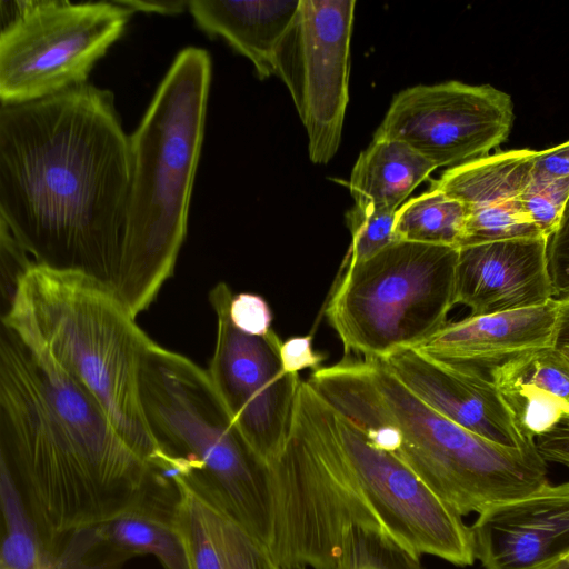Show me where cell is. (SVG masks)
<instances>
[{
  "label": "cell",
  "mask_w": 569,
  "mask_h": 569,
  "mask_svg": "<svg viewBox=\"0 0 569 569\" xmlns=\"http://www.w3.org/2000/svg\"><path fill=\"white\" fill-rule=\"evenodd\" d=\"M131 146L112 92L86 83L0 108V221L34 264L120 281Z\"/></svg>",
  "instance_id": "6da1fadb"
},
{
  "label": "cell",
  "mask_w": 569,
  "mask_h": 569,
  "mask_svg": "<svg viewBox=\"0 0 569 569\" xmlns=\"http://www.w3.org/2000/svg\"><path fill=\"white\" fill-rule=\"evenodd\" d=\"M0 453L51 545L109 521L164 478L40 343L4 325Z\"/></svg>",
  "instance_id": "7a4b0ae2"
},
{
  "label": "cell",
  "mask_w": 569,
  "mask_h": 569,
  "mask_svg": "<svg viewBox=\"0 0 569 569\" xmlns=\"http://www.w3.org/2000/svg\"><path fill=\"white\" fill-rule=\"evenodd\" d=\"M308 382L461 517L549 482L536 445L506 447L458 426L409 391L381 359L345 358L313 371Z\"/></svg>",
  "instance_id": "3957f363"
},
{
  "label": "cell",
  "mask_w": 569,
  "mask_h": 569,
  "mask_svg": "<svg viewBox=\"0 0 569 569\" xmlns=\"http://www.w3.org/2000/svg\"><path fill=\"white\" fill-rule=\"evenodd\" d=\"M211 82L209 53L181 50L130 136L131 183L117 293L137 317L172 276L187 234Z\"/></svg>",
  "instance_id": "277c9868"
},
{
  "label": "cell",
  "mask_w": 569,
  "mask_h": 569,
  "mask_svg": "<svg viewBox=\"0 0 569 569\" xmlns=\"http://www.w3.org/2000/svg\"><path fill=\"white\" fill-rule=\"evenodd\" d=\"M1 323L40 343L127 443L153 468L159 463L164 451L148 426L140 389L151 339L110 286L33 263L19 277Z\"/></svg>",
  "instance_id": "5b68a950"
},
{
  "label": "cell",
  "mask_w": 569,
  "mask_h": 569,
  "mask_svg": "<svg viewBox=\"0 0 569 569\" xmlns=\"http://www.w3.org/2000/svg\"><path fill=\"white\" fill-rule=\"evenodd\" d=\"M140 389L156 441L186 461L189 482L246 531L263 530L272 517L269 466L231 422L207 370L151 340Z\"/></svg>",
  "instance_id": "8992f818"
},
{
  "label": "cell",
  "mask_w": 569,
  "mask_h": 569,
  "mask_svg": "<svg viewBox=\"0 0 569 569\" xmlns=\"http://www.w3.org/2000/svg\"><path fill=\"white\" fill-rule=\"evenodd\" d=\"M458 248L395 241L336 277L325 315L345 355L385 359L448 322Z\"/></svg>",
  "instance_id": "52a82bcc"
},
{
  "label": "cell",
  "mask_w": 569,
  "mask_h": 569,
  "mask_svg": "<svg viewBox=\"0 0 569 569\" xmlns=\"http://www.w3.org/2000/svg\"><path fill=\"white\" fill-rule=\"evenodd\" d=\"M133 11L120 1L28 0L0 31V100L18 104L83 86Z\"/></svg>",
  "instance_id": "ba28073f"
},
{
  "label": "cell",
  "mask_w": 569,
  "mask_h": 569,
  "mask_svg": "<svg viewBox=\"0 0 569 569\" xmlns=\"http://www.w3.org/2000/svg\"><path fill=\"white\" fill-rule=\"evenodd\" d=\"M322 410L357 491L385 531L418 557L429 555L456 566H471L476 560L473 536L462 517L323 398Z\"/></svg>",
  "instance_id": "9c48e42d"
},
{
  "label": "cell",
  "mask_w": 569,
  "mask_h": 569,
  "mask_svg": "<svg viewBox=\"0 0 569 569\" xmlns=\"http://www.w3.org/2000/svg\"><path fill=\"white\" fill-rule=\"evenodd\" d=\"M232 297L226 282L209 293L217 338L207 372L231 422L269 466L287 441L301 380L283 369L282 340L273 329L251 336L234 327L229 316Z\"/></svg>",
  "instance_id": "30bf717a"
},
{
  "label": "cell",
  "mask_w": 569,
  "mask_h": 569,
  "mask_svg": "<svg viewBox=\"0 0 569 569\" xmlns=\"http://www.w3.org/2000/svg\"><path fill=\"white\" fill-rule=\"evenodd\" d=\"M355 6V0H300L278 56L277 76L291 93L317 164L328 163L341 141Z\"/></svg>",
  "instance_id": "8fae6325"
},
{
  "label": "cell",
  "mask_w": 569,
  "mask_h": 569,
  "mask_svg": "<svg viewBox=\"0 0 569 569\" xmlns=\"http://www.w3.org/2000/svg\"><path fill=\"white\" fill-rule=\"evenodd\" d=\"M513 120L511 97L490 84H420L393 98L373 139L402 141L436 168H452L498 148Z\"/></svg>",
  "instance_id": "7c38bea8"
},
{
  "label": "cell",
  "mask_w": 569,
  "mask_h": 569,
  "mask_svg": "<svg viewBox=\"0 0 569 569\" xmlns=\"http://www.w3.org/2000/svg\"><path fill=\"white\" fill-rule=\"evenodd\" d=\"M476 559L486 569H535L569 555V481L551 485L478 515Z\"/></svg>",
  "instance_id": "4fadbf2b"
},
{
  "label": "cell",
  "mask_w": 569,
  "mask_h": 569,
  "mask_svg": "<svg viewBox=\"0 0 569 569\" xmlns=\"http://www.w3.org/2000/svg\"><path fill=\"white\" fill-rule=\"evenodd\" d=\"M537 150L498 151L446 170L432 188L460 200L468 218L459 248L543 237L521 201ZM546 238V237H545Z\"/></svg>",
  "instance_id": "5bb4252c"
},
{
  "label": "cell",
  "mask_w": 569,
  "mask_h": 569,
  "mask_svg": "<svg viewBox=\"0 0 569 569\" xmlns=\"http://www.w3.org/2000/svg\"><path fill=\"white\" fill-rule=\"evenodd\" d=\"M455 306L482 316L543 305L555 298L547 238H518L461 247Z\"/></svg>",
  "instance_id": "9a60e30c"
},
{
  "label": "cell",
  "mask_w": 569,
  "mask_h": 569,
  "mask_svg": "<svg viewBox=\"0 0 569 569\" xmlns=\"http://www.w3.org/2000/svg\"><path fill=\"white\" fill-rule=\"evenodd\" d=\"M559 300L543 305L447 322L413 347L427 358L463 373L491 380L509 359L552 347Z\"/></svg>",
  "instance_id": "2e32d148"
},
{
  "label": "cell",
  "mask_w": 569,
  "mask_h": 569,
  "mask_svg": "<svg viewBox=\"0 0 569 569\" xmlns=\"http://www.w3.org/2000/svg\"><path fill=\"white\" fill-rule=\"evenodd\" d=\"M387 369L428 407L495 443L527 448L492 380L442 366L413 348L381 359Z\"/></svg>",
  "instance_id": "e0dca14e"
},
{
  "label": "cell",
  "mask_w": 569,
  "mask_h": 569,
  "mask_svg": "<svg viewBox=\"0 0 569 569\" xmlns=\"http://www.w3.org/2000/svg\"><path fill=\"white\" fill-rule=\"evenodd\" d=\"M491 380L521 436L535 439L569 416V363L552 348L520 353Z\"/></svg>",
  "instance_id": "ac0fdd59"
},
{
  "label": "cell",
  "mask_w": 569,
  "mask_h": 569,
  "mask_svg": "<svg viewBox=\"0 0 569 569\" xmlns=\"http://www.w3.org/2000/svg\"><path fill=\"white\" fill-rule=\"evenodd\" d=\"M300 0H192L197 26L247 57L260 79L278 73V56L292 28Z\"/></svg>",
  "instance_id": "d6986e66"
},
{
  "label": "cell",
  "mask_w": 569,
  "mask_h": 569,
  "mask_svg": "<svg viewBox=\"0 0 569 569\" xmlns=\"http://www.w3.org/2000/svg\"><path fill=\"white\" fill-rule=\"evenodd\" d=\"M173 490V482L164 477L138 502L98 526L103 543L126 558L152 555L163 569H190L176 517L177 497L168 496Z\"/></svg>",
  "instance_id": "ffe728a7"
},
{
  "label": "cell",
  "mask_w": 569,
  "mask_h": 569,
  "mask_svg": "<svg viewBox=\"0 0 569 569\" xmlns=\"http://www.w3.org/2000/svg\"><path fill=\"white\" fill-rule=\"evenodd\" d=\"M437 168L399 140L373 139L352 169L349 189L361 210L397 211Z\"/></svg>",
  "instance_id": "44dd1931"
},
{
  "label": "cell",
  "mask_w": 569,
  "mask_h": 569,
  "mask_svg": "<svg viewBox=\"0 0 569 569\" xmlns=\"http://www.w3.org/2000/svg\"><path fill=\"white\" fill-rule=\"evenodd\" d=\"M2 533L0 569H44L51 545L32 516L22 492L0 461Z\"/></svg>",
  "instance_id": "7402d4cb"
},
{
  "label": "cell",
  "mask_w": 569,
  "mask_h": 569,
  "mask_svg": "<svg viewBox=\"0 0 569 569\" xmlns=\"http://www.w3.org/2000/svg\"><path fill=\"white\" fill-rule=\"evenodd\" d=\"M467 218V207L460 200L431 188L398 209L395 223L396 241L459 249Z\"/></svg>",
  "instance_id": "603a6c76"
},
{
  "label": "cell",
  "mask_w": 569,
  "mask_h": 569,
  "mask_svg": "<svg viewBox=\"0 0 569 569\" xmlns=\"http://www.w3.org/2000/svg\"><path fill=\"white\" fill-rule=\"evenodd\" d=\"M177 489L176 517L190 569H226L208 527L201 495L180 475L169 477Z\"/></svg>",
  "instance_id": "cb8c5ba5"
},
{
  "label": "cell",
  "mask_w": 569,
  "mask_h": 569,
  "mask_svg": "<svg viewBox=\"0 0 569 569\" xmlns=\"http://www.w3.org/2000/svg\"><path fill=\"white\" fill-rule=\"evenodd\" d=\"M333 569H422L420 557L385 530L353 527L346 536Z\"/></svg>",
  "instance_id": "d4e9b609"
},
{
  "label": "cell",
  "mask_w": 569,
  "mask_h": 569,
  "mask_svg": "<svg viewBox=\"0 0 569 569\" xmlns=\"http://www.w3.org/2000/svg\"><path fill=\"white\" fill-rule=\"evenodd\" d=\"M202 499L206 520L226 569H281L263 545L206 498Z\"/></svg>",
  "instance_id": "484cf974"
},
{
  "label": "cell",
  "mask_w": 569,
  "mask_h": 569,
  "mask_svg": "<svg viewBox=\"0 0 569 569\" xmlns=\"http://www.w3.org/2000/svg\"><path fill=\"white\" fill-rule=\"evenodd\" d=\"M397 211L361 210L353 206L347 212L351 243L336 277H340L349 267L369 259L396 241Z\"/></svg>",
  "instance_id": "4316f807"
},
{
  "label": "cell",
  "mask_w": 569,
  "mask_h": 569,
  "mask_svg": "<svg viewBox=\"0 0 569 569\" xmlns=\"http://www.w3.org/2000/svg\"><path fill=\"white\" fill-rule=\"evenodd\" d=\"M103 546L97 527L77 530L52 545L44 569H116L118 561L127 558L116 553L98 559V549Z\"/></svg>",
  "instance_id": "83f0119b"
},
{
  "label": "cell",
  "mask_w": 569,
  "mask_h": 569,
  "mask_svg": "<svg viewBox=\"0 0 569 569\" xmlns=\"http://www.w3.org/2000/svg\"><path fill=\"white\" fill-rule=\"evenodd\" d=\"M569 198V179H555L532 172L521 201L539 232L548 238L556 228Z\"/></svg>",
  "instance_id": "f1b7e54d"
},
{
  "label": "cell",
  "mask_w": 569,
  "mask_h": 569,
  "mask_svg": "<svg viewBox=\"0 0 569 569\" xmlns=\"http://www.w3.org/2000/svg\"><path fill=\"white\" fill-rule=\"evenodd\" d=\"M547 261L555 298H569V198L556 228L547 238Z\"/></svg>",
  "instance_id": "f546056e"
},
{
  "label": "cell",
  "mask_w": 569,
  "mask_h": 569,
  "mask_svg": "<svg viewBox=\"0 0 569 569\" xmlns=\"http://www.w3.org/2000/svg\"><path fill=\"white\" fill-rule=\"evenodd\" d=\"M229 316L240 331L251 336H263L272 329V312L263 297L242 292L233 295Z\"/></svg>",
  "instance_id": "4dcf8cb0"
},
{
  "label": "cell",
  "mask_w": 569,
  "mask_h": 569,
  "mask_svg": "<svg viewBox=\"0 0 569 569\" xmlns=\"http://www.w3.org/2000/svg\"><path fill=\"white\" fill-rule=\"evenodd\" d=\"M313 333L306 336H296L282 341L280 356L283 369L290 373L310 368L313 371L320 368L326 359L321 352L312 348Z\"/></svg>",
  "instance_id": "1f68e13d"
},
{
  "label": "cell",
  "mask_w": 569,
  "mask_h": 569,
  "mask_svg": "<svg viewBox=\"0 0 569 569\" xmlns=\"http://www.w3.org/2000/svg\"><path fill=\"white\" fill-rule=\"evenodd\" d=\"M535 445L547 462L569 468V416L561 418L550 430L537 437Z\"/></svg>",
  "instance_id": "d6a6232c"
},
{
  "label": "cell",
  "mask_w": 569,
  "mask_h": 569,
  "mask_svg": "<svg viewBox=\"0 0 569 569\" xmlns=\"http://www.w3.org/2000/svg\"><path fill=\"white\" fill-rule=\"evenodd\" d=\"M532 172L539 176L569 179V140L545 150H537Z\"/></svg>",
  "instance_id": "836d02e7"
},
{
  "label": "cell",
  "mask_w": 569,
  "mask_h": 569,
  "mask_svg": "<svg viewBox=\"0 0 569 569\" xmlns=\"http://www.w3.org/2000/svg\"><path fill=\"white\" fill-rule=\"evenodd\" d=\"M123 6L134 11L158 13L163 16H176L188 10L189 1H147V0H122Z\"/></svg>",
  "instance_id": "e575fe53"
},
{
  "label": "cell",
  "mask_w": 569,
  "mask_h": 569,
  "mask_svg": "<svg viewBox=\"0 0 569 569\" xmlns=\"http://www.w3.org/2000/svg\"><path fill=\"white\" fill-rule=\"evenodd\" d=\"M552 348L569 363V298L559 300Z\"/></svg>",
  "instance_id": "d590c367"
},
{
  "label": "cell",
  "mask_w": 569,
  "mask_h": 569,
  "mask_svg": "<svg viewBox=\"0 0 569 569\" xmlns=\"http://www.w3.org/2000/svg\"><path fill=\"white\" fill-rule=\"evenodd\" d=\"M535 569H569V560L567 557L553 560Z\"/></svg>",
  "instance_id": "8d00e7d4"
},
{
  "label": "cell",
  "mask_w": 569,
  "mask_h": 569,
  "mask_svg": "<svg viewBox=\"0 0 569 569\" xmlns=\"http://www.w3.org/2000/svg\"><path fill=\"white\" fill-rule=\"evenodd\" d=\"M281 569H307V568H303V567H292V568H281Z\"/></svg>",
  "instance_id": "74e56055"
},
{
  "label": "cell",
  "mask_w": 569,
  "mask_h": 569,
  "mask_svg": "<svg viewBox=\"0 0 569 569\" xmlns=\"http://www.w3.org/2000/svg\"><path fill=\"white\" fill-rule=\"evenodd\" d=\"M568 560H569V555L567 556Z\"/></svg>",
  "instance_id": "f35d334b"
}]
</instances>
